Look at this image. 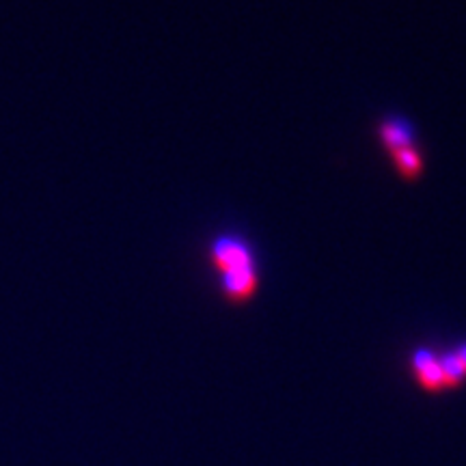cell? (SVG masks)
Segmentation results:
<instances>
[{
	"mask_svg": "<svg viewBox=\"0 0 466 466\" xmlns=\"http://www.w3.org/2000/svg\"><path fill=\"white\" fill-rule=\"evenodd\" d=\"M208 258L218 275L223 299L229 305H247L259 289V264L253 244L240 233H218L208 247Z\"/></svg>",
	"mask_w": 466,
	"mask_h": 466,
	"instance_id": "1",
	"label": "cell"
},
{
	"mask_svg": "<svg viewBox=\"0 0 466 466\" xmlns=\"http://www.w3.org/2000/svg\"><path fill=\"white\" fill-rule=\"evenodd\" d=\"M410 371L419 389L430 395H441L445 393V382H442V370H441V354H436L434 350L419 346L410 352Z\"/></svg>",
	"mask_w": 466,
	"mask_h": 466,
	"instance_id": "2",
	"label": "cell"
},
{
	"mask_svg": "<svg viewBox=\"0 0 466 466\" xmlns=\"http://www.w3.org/2000/svg\"><path fill=\"white\" fill-rule=\"evenodd\" d=\"M378 141L389 154L417 143V126L406 116H387L378 124Z\"/></svg>",
	"mask_w": 466,
	"mask_h": 466,
	"instance_id": "3",
	"label": "cell"
},
{
	"mask_svg": "<svg viewBox=\"0 0 466 466\" xmlns=\"http://www.w3.org/2000/svg\"><path fill=\"white\" fill-rule=\"evenodd\" d=\"M389 156H391L395 171H398V175L404 179V182H417V179L421 177L425 162H423V151L419 149L417 145H412V147L398 149Z\"/></svg>",
	"mask_w": 466,
	"mask_h": 466,
	"instance_id": "4",
	"label": "cell"
},
{
	"mask_svg": "<svg viewBox=\"0 0 466 466\" xmlns=\"http://www.w3.org/2000/svg\"><path fill=\"white\" fill-rule=\"evenodd\" d=\"M441 370H442V382H445V391H456L466 382V367L462 360L458 359L456 350L441 354Z\"/></svg>",
	"mask_w": 466,
	"mask_h": 466,
	"instance_id": "5",
	"label": "cell"
},
{
	"mask_svg": "<svg viewBox=\"0 0 466 466\" xmlns=\"http://www.w3.org/2000/svg\"><path fill=\"white\" fill-rule=\"evenodd\" d=\"M453 350H456L458 359H460V360H462V365L466 367V341H462V343H460V346H458V348H453Z\"/></svg>",
	"mask_w": 466,
	"mask_h": 466,
	"instance_id": "6",
	"label": "cell"
}]
</instances>
